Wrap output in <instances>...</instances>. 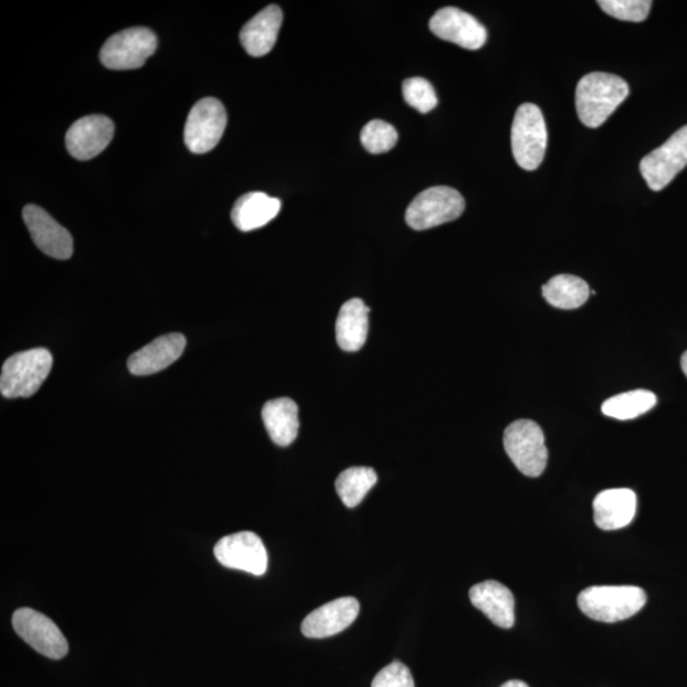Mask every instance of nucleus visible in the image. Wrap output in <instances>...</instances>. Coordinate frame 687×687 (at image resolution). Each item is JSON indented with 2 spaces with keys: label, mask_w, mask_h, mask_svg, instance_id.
Segmentation results:
<instances>
[{
  "label": "nucleus",
  "mask_w": 687,
  "mask_h": 687,
  "mask_svg": "<svg viewBox=\"0 0 687 687\" xmlns=\"http://www.w3.org/2000/svg\"><path fill=\"white\" fill-rule=\"evenodd\" d=\"M157 49L155 32L144 27L127 29L111 36L102 46L100 59L113 70H132L144 66Z\"/></svg>",
  "instance_id": "7"
},
{
  "label": "nucleus",
  "mask_w": 687,
  "mask_h": 687,
  "mask_svg": "<svg viewBox=\"0 0 687 687\" xmlns=\"http://www.w3.org/2000/svg\"><path fill=\"white\" fill-rule=\"evenodd\" d=\"M513 151L516 162L526 171L539 169L548 148V129L544 115L533 103H523L515 115Z\"/></svg>",
  "instance_id": "4"
},
{
  "label": "nucleus",
  "mask_w": 687,
  "mask_h": 687,
  "mask_svg": "<svg viewBox=\"0 0 687 687\" xmlns=\"http://www.w3.org/2000/svg\"><path fill=\"white\" fill-rule=\"evenodd\" d=\"M403 94L407 105L420 114H428L438 105L435 88L425 78L406 79L403 83Z\"/></svg>",
  "instance_id": "27"
},
{
  "label": "nucleus",
  "mask_w": 687,
  "mask_h": 687,
  "mask_svg": "<svg viewBox=\"0 0 687 687\" xmlns=\"http://www.w3.org/2000/svg\"><path fill=\"white\" fill-rule=\"evenodd\" d=\"M656 404L657 397L651 391L634 390L609 398L602 404L601 409L606 417L630 420L641 417Z\"/></svg>",
  "instance_id": "24"
},
{
  "label": "nucleus",
  "mask_w": 687,
  "mask_h": 687,
  "mask_svg": "<svg viewBox=\"0 0 687 687\" xmlns=\"http://www.w3.org/2000/svg\"><path fill=\"white\" fill-rule=\"evenodd\" d=\"M682 369L687 378V350L685 351V353L682 357Z\"/></svg>",
  "instance_id": "31"
},
{
  "label": "nucleus",
  "mask_w": 687,
  "mask_h": 687,
  "mask_svg": "<svg viewBox=\"0 0 687 687\" xmlns=\"http://www.w3.org/2000/svg\"><path fill=\"white\" fill-rule=\"evenodd\" d=\"M13 629L32 649L50 660L67 656L69 645L60 629L46 615L22 607L12 618Z\"/></svg>",
  "instance_id": "8"
},
{
  "label": "nucleus",
  "mask_w": 687,
  "mask_h": 687,
  "mask_svg": "<svg viewBox=\"0 0 687 687\" xmlns=\"http://www.w3.org/2000/svg\"><path fill=\"white\" fill-rule=\"evenodd\" d=\"M375 483H378V474L373 469L357 466L342 471L335 487L344 505L354 508L361 505Z\"/></svg>",
  "instance_id": "25"
},
{
  "label": "nucleus",
  "mask_w": 687,
  "mask_h": 687,
  "mask_svg": "<svg viewBox=\"0 0 687 687\" xmlns=\"http://www.w3.org/2000/svg\"><path fill=\"white\" fill-rule=\"evenodd\" d=\"M262 420L271 441L278 446H290L299 436V406L291 398H275L263 405Z\"/></svg>",
  "instance_id": "21"
},
{
  "label": "nucleus",
  "mask_w": 687,
  "mask_h": 687,
  "mask_svg": "<svg viewBox=\"0 0 687 687\" xmlns=\"http://www.w3.org/2000/svg\"><path fill=\"white\" fill-rule=\"evenodd\" d=\"M630 92L624 79L609 74H589L583 77L575 91V106L583 124L600 127Z\"/></svg>",
  "instance_id": "1"
},
{
  "label": "nucleus",
  "mask_w": 687,
  "mask_h": 687,
  "mask_svg": "<svg viewBox=\"0 0 687 687\" xmlns=\"http://www.w3.org/2000/svg\"><path fill=\"white\" fill-rule=\"evenodd\" d=\"M502 687H529V685L525 684L523 682L513 680V682L506 683Z\"/></svg>",
  "instance_id": "30"
},
{
  "label": "nucleus",
  "mask_w": 687,
  "mask_h": 687,
  "mask_svg": "<svg viewBox=\"0 0 687 687\" xmlns=\"http://www.w3.org/2000/svg\"><path fill=\"white\" fill-rule=\"evenodd\" d=\"M226 125L227 113L222 102L213 98L199 101L187 120V147L196 155L207 154L222 139Z\"/></svg>",
  "instance_id": "9"
},
{
  "label": "nucleus",
  "mask_w": 687,
  "mask_h": 687,
  "mask_svg": "<svg viewBox=\"0 0 687 687\" xmlns=\"http://www.w3.org/2000/svg\"><path fill=\"white\" fill-rule=\"evenodd\" d=\"M397 132L395 127L382 120H372L363 127L361 140L363 147L373 155L386 154L393 149L397 143Z\"/></svg>",
  "instance_id": "26"
},
{
  "label": "nucleus",
  "mask_w": 687,
  "mask_h": 687,
  "mask_svg": "<svg viewBox=\"0 0 687 687\" xmlns=\"http://www.w3.org/2000/svg\"><path fill=\"white\" fill-rule=\"evenodd\" d=\"M53 356L44 348L21 351L8 358L0 374V391L7 398L35 395L49 375Z\"/></svg>",
  "instance_id": "3"
},
{
  "label": "nucleus",
  "mask_w": 687,
  "mask_h": 687,
  "mask_svg": "<svg viewBox=\"0 0 687 687\" xmlns=\"http://www.w3.org/2000/svg\"><path fill=\"white\" fill-rule=\"evenodd\" d=\"M601 10L613 19L629 22H643L651 12L650 0H601Z\"/></svg>",
  "instance_id": "28"
},
{
  "label": "nucleus",
  "mask_w": 687,
  "mask_h": 687,
  "mask_svg": "<svg viewBox=\"0 0 687 687\" xmlns=\"http://www.w3.org/2000/svg\"><path fill=\"white\" fill-rule=\"evenodd\" d=\"M23 219L35 245L47 257L67 260L74 255V238L68 229L60 226L43 207L25 206Z\"/></svg>",
  "instance_id": "13"
},
{
  "label": "nucleus",
  "mask_w": 687,
  "mask_h": 687,
  "mask_svg": "<svg viewBox=\"0 0 687 687\" xmlns=\"http://www.w3.org/2000/svg\"><path fill=\"white\" fill-rule=\"evenodd\" d=\"M370 308L362 300L344 303L337 319L338 346L346 351H358L364 347L369 335Z\"/></svg>",
  "instance_id": "22"
},
{
  "label": "nucleus",
  "mask_w": 687,
  "mask_h": 687,
  "mask_svg": "<svg viewBox=\"0 0 687 687\" xmlns=\"http://www.w3.org/2000/svg\"><path fill=\"white\" fill-rule=\"evenodd\" d=\"M635 514L637 495L626 487L601 492L594 500L595 523L604 531L622 529Z\"/></svg>",
  "instance_id": "18"
},
{
  "label": "nucleus",
  "mask_w": 687,
  "mask_h": 687,
  "mask_svg": "<svg viewBox=\"0 0 687 687\" xmlns=\"http://www.w3.org/2000/svg\"><path fill=\"white\" fill-rule=\"evenodd\" d=\"M283 13L278 5H269L246 23L239 40L247 54L259 58L273 50L279 31H281Z\"/></svg>",
  "instance_id": "19"
},
{
  "label": "nucleus",
  "mask_w": 687,
  "mask_h": 687,
  "mask_svg": "<svg viewBox=\"0 0 687 687\" xmlns=\"http://www.w3.org/2000/svg\"><path fill=\"white\" fill-rule=\"evenodd\" d=\"M429 29L444 42L457 44L468 50L481 49L487 40V32L482 23L454 7L439 10L431 18Z\"/></svg>",
  "instance_id": "12"
},
{
  "label": "nucleus",
  "mask_w": 687,
  "mask_h": 687,
  "mask_svg": "<svg viewBox=\"0 0 687 687\" xmlns=\"http://www.w3.org/2000/svg\"><path fill=\"white\" fill-rule=\"evenodd\" d=\"M372 687H415V684L410 669L395 661L375 675Z\"/></svg>",
  "instance_id": "29"
},
{
  "label": "nucleus",
  "mask_w": 687,
  "mask_h": 687,
  "mask_svg": "<svg viewBox=\"0 0 687 687\" xmlns=\"http://www.w3.org/2000/svg\"><path fill=\"white\" fill-rule=\"evenodd\" d=\"M470 600L493 624L510 629L515 626V596L497 581L478 583L470 589Z\"/></svg>",
  "instance_id": "17"
},
{
  "label": "nucleus",
  "mask_w": 687,
  "mask_h": 687,
  "mask_svg": "<svg viewBox=\"0 0 687 687\" xmlns=\"http://www.w3.org/2000/svg\"><path fill=\"white\" fill-rule=\"evenodd\" d=\"M589 286L583 279L570 274L551 278L542 285V295L549 305L561 309L579 308L589 299Z\"/></svg>",
  "instance_id": "23"
},
{
  "label": "nucleus",
  "mask_w": 687,
  "mask_h": 687,
  "mask_svg": "<svg viewBox=\"0 0 687 687\" xmlns=\"http://www.w3.org/2000/svg\"><path fill=\"white\" fill-rule=\"evenodd\" d=\"M646 602L642 588L635 586H594L583 589L578 606L588 618L618 622L634 617Z\"/></svg>",
  "instance_id": "2"
},
{
  "label": "nucleus",
  "mask_w": 687,
  "mask_h": 687,
  "mask_svg": "<svg viewBox=\"0 0 687 687\" xmlns=\"http://www.w3.org/2000/svg\"><path fill=\"white\" fill-rule=\"evenodd\" d=\"M113 120L103 115L85 116L69 127L66 144L71 157L88 161L105 150L114 138Z\"/></svg>",
  "instance_id": "14"
},
{
  "label": "nucleus",
  "mask_w": 687,
  "mask_h": 687,
  "mask_svg": "<svg viewBox=\"0 0 687 687\" xmlns=\"http://www.w3.org/2000/svg\"><path fill=\"white\" fill-rule=\"evenodd\" d=\"M282 210V202L266 193H249L238 199L232 210L234 225L243 232L267 226Z\"/></svg>",
  "instance_id": "20"
},
{
  "label": "nucleus",
  "mask_w": 687,
  "mask_h": 687,
  "mask_svg": "<svg viewBox=\"0 0 687 687\" xmlns=\"http://www.w3.org/2000/svg\"><path fill=\"white\" fill-rule=\"evenodd\" d=\"M505 450L515 466L526 476L538 477L547 469L548 449L544 431L532 420H517L505 431Z\"/></svg>",
  "instance_id": "6"
},
{
  "label": "nucleus",
  "mask_w": 687,
  "mask_h": 687,
  "mask_svg": "<svg viewBox=\"0 0 687 687\" xmlns=\"http://www.w3.org/2000/svg\"><path fill=\"white\" fill-rule=\"evenodd\" d=\"M687 166V125L642 159L641 172L653 191L665 189Z\"/></svg>",
  "instance_id": "10"
},
{
  "label": "nucleus",
  "mask_w": 687,
  "mask_h": 687,
  "mask_svg": "<svg viewBox=\"0 0 687 687\" xmlns=\"http://www.w3.org/2000/svg\"><path fill=\"white\" fill-rule=\"evenodd\" d=\"M214 555L226 568L244 571L258 577L268 570L267 549L258 534L250 531L221 539L214 547Z\"/></svg>",
  "instance_id": "11"
},
{
  "label": "nucleus",
  "mask_w": 687,
  "mask_h": 687,
  "mask_svg": "<svg viewBox=\"0 0 687 687\" xmlns=\"http://www.w3.org/2000/svg\"><path fill=\"white\" fill-rule=\"evenodd\" d=\"M187 348L182 334H167L148 344L129 358L127 369L134 375H149L161 372L178 361Z\"/></svg>",
  "instance_id": "16"
},
{
  "label": "nucleus",
  "mask_w": 687,
  "mask_h": 687,
  "mask_svg": "<svg viewBox=\"0 0 687 687\" xmlns=\"http://www.w3.org/2000/svg\"><path fill=\"white\" fill-rule=\"evenodd\" d=\"M465 199L457 189L429 188L407 206L405 219L415 230H426L457 221L465 211Z\"/></svg>",
  "instance_id": "5"
},
{
  "label": "nucleus",
  "mask_w": 687,
  "mask_h": 687,
  "mask_svg": "<svg viewBox=\"0 0 687 687\" xmlns=\"http://www.w3.org/2000/svg\"><path fill=\"white\" fill-rule=\"evenodd\" d=\"M359 602L354 597H341L311 612L302 622V633L307 638L323 639L341 633L356 621Z\"/></svg>",
  "instance_id": "15"
}]
</instances>
